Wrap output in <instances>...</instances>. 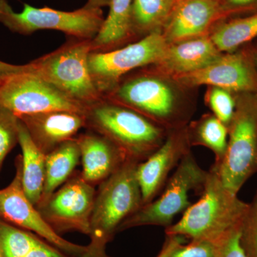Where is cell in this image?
<instances>
[{"instance_id": "52a82bcc", "label": "cell", "mask_w": 257, "mask_h": 257, "mask_svg": "<svg viewBox=\"0 0 257 257\" xmlns=\"http://www.w3.org/2000/svg\"><path fill=\"white\" fill-rule=\"evenodd\" d=\"M207 176L208 171L203 170L192 152H189L167 180L160 197L142 206L123 221L118 233L140 226L169 227L177 214H184L192 205L189 199L191 191L202 193Z\"/></svg>"}, {"instance_id": "7402d4cb", "label": "cell", "mask_w": 257, "mask_h": 257, "mask_svg": "<svg viewBox=\"0 0 257 257\" xmlns=\"http://www.w3.org/2000/svg\"><path fill=\"white\" fill-rule=\"evenodd\" d=\"M19 145L22 149L23 186L25 194L35 207L41 199L45 176V156L30 138L20 119Z\"/></svg>"}, {"instance_id": "836d02e7", "label": "cell", "mask_w": 257, "mask_h": 257, "mask_svg": "<svg viewBox=\"0 0 257 257\" xmlns=\"http://www.w3.org/2000/svg\"><path fill=\"white\" fill-rule=\"evenodd\" d=\"M185 237L182 236H167L166 235V239L163 246L161 248L160 252L155 257H169L173 250L178 245L184 242Z\"/></svg>"}, {"instance_id": "5bb4252c", "label": "cell", "mask_w": 257, "mask_h": 257, "mask_svg": "<svg viewBox=\"0 0 257 257\" xmlns=\"http://www.w3.org/2000/svg\"><path fill=\"white\" fill-rule=\"evenodd\" d=\"M231 17L219 0H177L162 35L168 45L209 36L218 24Z\"/></svg>"}, {"instance_id": "1f68e13d", "label": "cell", "mask_w": 257, "mask_h": 257, "mask_svg": "<svg viewBox=\"0 0 257 257\" xmlns=\"http://www.w3.org/2000/svg\"><path fill=\"white\" fill-rule=\"evenodd\" d=\"M107 241L101 238L91 236L87 249L80 257H112L106 252Z\"/></svg>"}, {"instance_id": "9c48e42d", "label": "cell", "mask_w": 257, "mask_h": 257, "mask_svg": "<svg viewBox=\"0 0 257 257\" xmlns=\"http://www.w3.org/2000/svg\"><path fill=\"white\" fill-rule=\"evenodd\" d=\"M168 44L162 32H154L126 46L107 52H91V75L101 95H105L126 74L158 63Z\"/></svg>"}, {"instance_id": "8992f818", "label": "cell", "mask_w": 257, "mask_h": 257, "mask_svg": "<svg viewBox=\"0 0 257 257\" xmlns=\"http://www.w3.org/2000/svg\"><path fill=\"white\" fill-rule=\"evenodd\" d=\"M138 164L126 161L119 170L99 184L91 216L89 237L96 236L110 242L123 221L143 206L137 177Z\"/></svg>"}, {"instance_id": "9a60e30c", "label": "cell", "mask_w": 257, "mask_h": 257, "mask_svg": "<svg viewBox=\"0 0 257 257\" xmlns=\"http://www.w3.org/2000/svg\"><path fill=\"white\" fill-rule=\"evenodd\" d=\"M187 126L168 131L165 142L137 168L143 206L156 199L165 187L169 175L179 162L191 152Z\"/></svg>"}, {"instance_id": "2e32d148", "label": "cell", "mask_w": 257, "mask_h": 257, "mask_svg": "<svg viewBox=\"0 0 257 257\" xmlns=\"http://www.w3.org/2000/svg\"><path fill=\"white\" fill-rule=\"evenodd\" d=\"M37 148L47 155L64 142L75 138L85 126V116L52 111L18 116Z\"/></svg>"}, {"instance_id": "4fadbf2b", "label": "cell", "mask_w": 257, "mask_h": 257, "mask_svg": "<svg viewBox=\"0 0 257 257\" xmlns=\"http://www.w3.org/2000/svg\"><path fill=\"white\" fill-rule=\"evenodd\" d=\"M22 162V155H19L15 160L14 179L8 187L0 189V219L35 233L69 256L80 257L87 246L71 242L57 234L29 200L23 189Z\"/></svg>"}, {"instance_id": "83f0119b", "label": "cell", "mask_w": 257, "mask_h": 257, "mask_svg": "<svg viewBox=\"0 0 257 257\" xmlns=\"http://www.w3.org/2000/svg\"><path fill=\"white\" fill-rule=\"evenodd\" d=\"M240 242L246 257H257V191L241 223Z\"/></svg>"}, {"instance_id": "f1b7e54d", "label": "cell", "mask_w": 257, "mask_h": 257, "mask_svg": "<svg viewBox=\"0 0 257 257\" xmlns=\"http://www.w3.org/2000/svg\"><path fill=\"white\" fill-rule=\"evenodd\" d=\"M221 239L191 240L187 244L178 245L169 257H219Z\"/></svg>"}, {"instance_id": "e575fe53", "label": "cell", "mask_w": 257, "mask_h": 257, "mask_svg": "<svg viewBox=\"0 0 257 257\" xmlns=\"http://www.w3.org/2000/svg\"><path fill=\"white\" fill-rule=\"evenodd\" d=\"M110 0H88L84 7L87 8H96L101 9L103 7L109 6Z\"/></svg>"}, {"instance_id": "cb8c5ba5", "label": "cell", "mask_w": 257, "mask_h": 257, "mask_svg": "<svg viewBox=\"0 0 257 257\" xmlns=\"http://www.w3.org/2000/svg\"><path fill=\"white\" fill-rule=\"evenodd\" d=\"M177 0H133L132 20L137 40L162 32Z\"/></svg>"}, {"instance_id": "3957f363", "label": "cell", "mask_w": 257, "mask_h": 257, "mask_svg": "<svg viewBox=\"0 0 257 257\" xmlns=\"http://www.w3.org/2000/svg\"><path fill=\"white\" fill-rule=\"evenodd\" d=\"M86 130L109 140L126 160L141 163L165 142L168 131L133 109L103 98L88 109Z\"/></svg>"}, {"instance_id": "ffe728a7", "label": "cell", "mask_w": 257, "mask_h": 257, "mask_svg": "<svg viewBox=\"0 0 257 257\" xmlns=\"http://www.w3.org/2000/svg\"><path fill=\"white\" fill-rule=\"evenodd\" d=\"M2 257H72L41 236L0 219Z\"/></svg>"}, {"instance_id": "74e56055", "label": "cell", "mask_w": 257, "mask_h": 257, "mask_svg": "<svg viewBox=\"0 0 257 257\" xmlns=\"http://www.w3.org/2000/svg\"><path fill=\"white\" fill-rule=\"evenodd\" d=\"M0 83H1V82H0Z\"/></svg>"}, {"instance_id": "8fae6325", "label": "cell", "mask_w": 257, "mask_h": 257, "mask_svg": "<svg viewBox=\"0 0 257 257\" xmlns=\"http://www.w3.org/2000/svg\"><path fill=\"white\" fill-rule=\"evenodd\" d=\"M0 106L18 117L52 111H72L83 115L87 111L85 107L32 72V69L0 83Z\"/></svg>"}, {"instance_id": "ba28073f", "label": "cell", "mask_w": 257, "mask_h": 257, "mask_svg": "<svg viewBox=\"0 0 257 257\" xmlns=\"http://www.w3.org/2000/svg\"><path fill=\"white\" fill-rule=\"evenodd\" d=\"M104 18L101 9L83 7L73 12L52 8H36L24 5L16 13L8 0H0V23L10 31L29 35L42 30L64 32L72 38L92 40L100 30Z\"/></svg>"}, {"instance_id": "277c9868", "label": "cell", "mask_w": 257, "mask_h": 257, "mask_svg": "<svg viewBox=\"0 0 257 257\" xmlns=\"http://www.w3.org/2000/svg\"><path fill=\"white\" fill-rule=\"evenodd\" d=\"M91 40L71 37L57 50L30 62L32 72L87 110L103 99L89 69Z\"/></svg>"}, {"instance_id": "e0dca14e", "label": "cell", "mask_w": 257, "mask_h": 257, "mask_svg": "<svg viewBox=\"0 0 257 257\" xmlns=\"http://www.w3.org/2000/svg\"><path fill=\"white\" fill-rule=\"evenodd\" d=\"M75 138L80 150L81 175L94 187L110 177L127 161L117 147L94 132L87 130Z\"/></svg>"}, {"instance_id": "7a4b0ae2", "label": "cell", "mask_w": 257, "mask_h": 257, "mask_svg": "<svg viewBox=\"0 0 257 257\" xmlns=\"http://www.w3.org/2000/svg\"><path fill=\"white\" fill-rule=\"evenodd\" d=\"M201 194L178 222L166 228V235L219 241L241 226L248 204L225 187L211 167Z\"/></svg>"}, {"instance_id": "44dd1931", "label": "cell", "mask_w": 257, "mask_h": 257, "mask_svg": "<svg viewBox=\"0 0 257 257\" xmlns=\"http://www.w3.org/2000/svg\"><path fill=\"white\" fill-rule=\"evenodd\" d=\"M80 160V150L76 138L64 142L47 154L45 183L39 204L46 201L72 177Z\"/></svg>"}, {"instance_id": "30bf717a", "label": "cell", "mask_w": 257, "mask_h": 257, "mask_svg": "<svg viewBox=\"0 0 257 257\" xmlns=\"http://www.w3.org/2000/svg\"><path fill=\"white\" fill-rule=\"evenodd\" d=\"M96 190V187L84 180L80 172L75 171L63 185L36 208L57 234L77 231L89 236Z\"/></svg>"}, {"instance_id": "7c38bea8", "label": "cell", "mask_w": 257, "mask_h": 257, "mask_svg": "<svg viewBox=\"0 0 257 257\" xmlns=\"http://www.w3.org/2000/svg\"><path fill=\"white\" fill-rule=\"evenodd\" d=\"M184 87L194 89L213 86L233 94L257 93V69L253 47L243 46L222 55L204 68L173 77Z\"/></svg>"}, {"instance_id": "603a6c76", "label": "cell", "mask_w": 257, "mask_h": 257, "mask_svg": "<svg viewBox=\"0 0 257 257\" xmlns=\"http://www.w3.org/2000/svg\"><path fill=\"white\" fill-rule=\"evenodd\" d=\"M187 134L191 147H207L214 153V164H219L226 154L228 128L212 113L203 114L187 125Z\"/></svg>"}, {"instance_id": "4316f807", "label": "cell", "mask_w": 257, "mask_h": 257, "mask_svg": "<svg viewBox=\"0 0 257 257\" xmlns=\"http://www.w3.org/2000/svg\"><path fill=\"white\" fill-rule=\"evenodd\" d=\"M18 116L0 106V170L8 154L19 144Z\"/></svg>"}, {"instance_id": "4dcf8cb0", "label": "cell", "mask_w": 257, "mask_h": 257, "mask_svg": "<svg viewBox=\"0 0 257 257\" xmlns=\"http://www.w3.org/2000/svg\"><path fill=\"white\" fill-rule=\"evenodd\" d=\"M225 11L231 17L248 12L257 11V0H219Z\"/></svg>"}, {"instance_id": "6da1fadb", "label": "cell", "mask_w": 257, "mask_h": 257, "mask_svg": "<svg viewBox=\"0 0 257 257\" xmlns=\"http://www.w3.org/2000/svg\"><path fill=\"white\" fill-rule=\"evenodd\" d=\"M193 90L154 65L125 75L104 99L143 115L167 131L183 127L191 121L195 103Z\"/></svg>"}, {"instance_id": "d4e9b609", "label": "cell", "mask_w": 257, "mask_h": 257, "mask_svg": "<svg viewBox=\"0 0 257 257\" xmlns=\"http://www.w3.org/2000/svg\"><path fill=\"white\" fill-rule=\"evenodd\" d=\"M209 37L222 53L239 50L257 37V11L249 16L221 22L213 29Z\"/></svg>"}, {"instance_id": "ac0fdd59", "label": "cell", "mask_w": 257, "mask_h": 257, "mask_svg": "<svg viewBox=\"0 0 257 257\" xmlns=\"http://www.w3.org/2000/svg\"><path fill=\"white\" fill-rule=\"evenodd\" d=\"M221 55L210 37H200L168 45L165 55L154 66L175 77L204 68Z\"/></svg>"}, {"instance_id": "8d00e7d4", "label": "cell", "mask_w": 257, "mask_h": 257, "mask_svg": "<svg viewBox=\"0 0 257 257\" xmlns=\"http://www.w3.org/2000/svg\"><path fill=\"white\" fill-rule=\"evenodd\" d=\"M0 257H2L1 251H0Z\"/></svg>"}, {"instance_id": "f546056e", "label": "cell", "mask_w": 257, "mask_h": 257, "mask_svg": "<svg viewBox=\"0 0 257 257\" xmlns=\"http://www.w3.org/2000/svg\"><path fill=\"white\" fill-rule=\"evenodd\" d=\"M241 226L228 233L221 239L219 257H246L241 242Z\"/></svg>"}, {"instance_id": "484cf974", "label": "cell", "mask_w": 257, "mask_h": 257, "mask_svg": "<svg viewBox=\"0 0 257 257\" xmlns=\"http://www.w3.org/2000/svg\"><path fill=\"white\" fill-rule=\"evenodd\" d=\"M204 101L211 113L228 128L236 108L235 94L222 88L209 86L204 95Z\"/></svg>"}, {"instance_id": "5b68a950", "label": "cell", "mask_w": 257, "mask_h": 257, "mask_svg": "<svg viewBox=\"0 0 257 257\" xmlns=\"http://www.w3.org/2000/svg\"><path fill=\"white\" fill-rule=\"evenodd\" d=\"M236 108L228 126L227 148L219 164L211 166L230 192L237 194L257 173V95L235 94Z\"/></svg>"}, {"instance_id": "d590c367", "label": "cell", "mask_w": 257, "mask_h": 257, "mask_svg": "<svg viewBox=\"0 0 257 257\" xmlns=\"http://www.w3.org/2000/svg\"><path fill=\"white\" fill-rule=\"evenodd\" d=\"M253 58H254L255 64H256V67L257 69V46L253 47ZM257 95V93H256Z\"/></svg>"}, {"instance_id": "d6986e66", "label": "cell", "mask_w": 257, "mask_h": 257, "mask_svg": "<svg viewBox=\"0 0 257 257\" xmlns=\"http://www.w3.org/2000/svg\"><path fill=\"white\" fill-rule=\"evenodd\" d=\"M107 18L91 40L92 52H110L138 41L133 28V0H110Z\"/></svg>"}, {"instance_id": "d6a6232c", "label": "cell", "mask_w": 257, "mask_h": 257, "mask_svg": "<svg viewBox=\"0 0 257 257\" xmlns=\"http://www.w3.org/2000/svg\"><path fill=\"white\" fill-rule=\"evenodd\" d=\"M31 69L32 66L30 63L24 65H14L0 61V82H3L5 79L15 74L26 72Z\"/></svg>"}]
</instances>
